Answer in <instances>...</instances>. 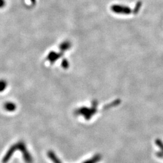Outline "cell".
Here are the masks:
<instances>
[{
  "label": "cell",
  "mask_w": 163,
  "mask_h": 163,
  "mask_svg": "<svg viewBox=\"0 0 163 163\" xmlns=\"http://www.w3.org/2000/svg\"><path fill=\"white\" fill-rule=\"evenodd\" d=\"M71 47V43L69 41H65L60 45V49L62 51L68 50Z\"/></svg>",
  "instance_id": "2"
},
{
  "label": "cell",
  "mask_w": 163,
  "mask_h": 163,
  "mask_svg": "<svg viewBox=\"0 0 163 163\" xmlns=\"http://www.w3.org/2000/svg\"><path fill=\"white\" fill-rule=\"evenodd\" d=\"M141 2H138L137 3H136V7H135V8L134 9V13H137L138 12H139V10H140V8H141Z\"/></svg>",
  "instance_id": "4"
},
{
  "label": "cell",
  "mask_w": 163,
  "mask_h": 163,
  "mask_svg": "<svg viewBox=\"0 0 163 163\" xmlns=\"http://www.w3.org/2000/svg\"><path fill=\"white\" fill-rule=\"evenodd\" d=\"M61 56V54H57L55 52H51L49 55L48 56V58L49 59V60H50L51 61H54L55 60H56L57 58H59Z\"/></svg>",
  "instance_id": "3"
},
{
  "label": "cell",
  "mask_w": 163,
  "mask_h": 163,
  "mask_svg": "<svg viewBox=\"0 0 163 163\" xmlns=\"http://www.w3.org/2000/svg\"><path fill=\"white\" fill-rule=\"evenodd\" d=\"M30 1L33 4H35L36 2V0H30Z\"/></svg>",
  "instance_id": "6"
},
{
  "label": "cell",
  "mask_w": 163,
  "mask_h": 163,
  "mask_svg": "<svg viewBox=\"0 0 163 163\" xmlns=\"http://www.w3.org/2000/svg\"><path fill=\"white\" fill-rule=\"evenodd\" d=\"M6 6V1L5 0H0V9Z\"/></svg>",
  "instance_id": "5"
},
{
  "label": "cell",
  "mask_w": 163,
  "mask_h": 163,
  "mask_svg": "<svg viewBox=\"0 0 163 163\" xmlns=\"http://www.w3.org/2000/svg\"><path fill=\"white\" fill-rule=\"evenodd\" d=\"M111 10L118 14H125V15H129L132 12L131 9H130L127 6H120V5H113L111 7Z\"/></svg>",
  "instance_id": "1"
}]
</instances>
